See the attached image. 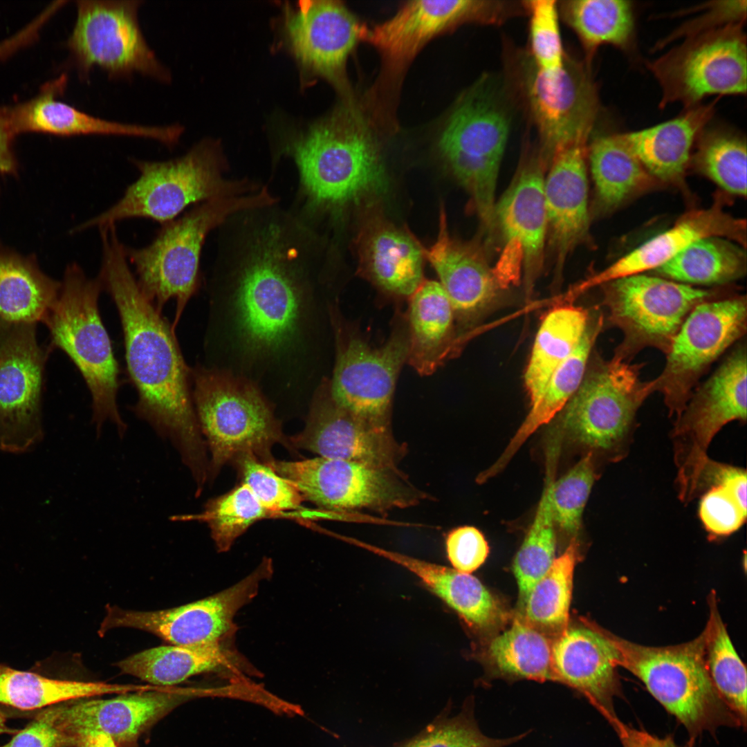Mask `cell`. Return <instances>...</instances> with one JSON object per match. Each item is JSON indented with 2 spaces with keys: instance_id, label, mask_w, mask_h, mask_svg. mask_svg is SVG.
Instances as JSON below:
<instances>
[{
  "instance_id": "18",
  "label": "cell",
  "mask_w": 747,
  "mask_h": 747,
  "mask_svg": "<svg viewBox=\"0 0 747 747\" xmlns=\"http://www.w3.org/2000/svg\"><path fill=\"white\" fill-rule=\"evenodd\" d=\"M520 61L522 87L546 156L553 158L571 144L587 142L598 111L597 91L587 66L566 57L560 73L546 75L530 56Z\"/></svg>"
},
{
  "instance_id": "28",
  "label": "cell",
  "mask_w": 747,
  "mask_h": 747,
  "mask_svg": "<svg viewBox=\"0 0 747 747\" xmlns=\"http://www.w3.org/2000/svg\"><path fill=\"white\" fill-rule=\"evenodd\" d=\"M544 183L535 163L524 167L495 209L510 257L518 271L515 259L524 266L528 289L542 266L548 227Z\"/></svg>"
},
{
  "instance_id": "40",
  "label": "cell",
  "mask_w": 747,
  "mask_h": 747,
  "mask_svg": "<svg viewBox=\"0 0 747 747\" xmlns=\"http://www.w3.org/2000/svg\"><path fill=\"white\" fill-rule=\"evenodd\" d=\"M559 12L579 38L589 62L602 45L628 48L634 32L631 2L625 0H566Z\"/></svg>"
},
{
  "instance_id": "50",
  "label": "cell",
  "mask_w": 747,
  "mask_h": 747,
  "mask_svg": "<svg viewBox=\"0 0 747 747\" xmlns=\"http://www.w3.org/2000/svg\"><path fill=\"white\" fill-rule=\"evenodd\" d=\"M450 704L417 735L392 747H504L527 734L506 739L487 737L480 730L474 718L472 699H467L461 712L454 717H450Z\"/></svg>"
},
{
  "instance_id": "41",
  "label": "cell",
  "mask_w": 747,
  "mask_h": 747,
  "mask_svg": "<svg viewBox=\"0 0 747 747\" xmlns=\"http://www.w3.org/2000/svg\"><path fill=\"white\" fill-rule=\"evenodd\" d=\"M746 270L744 248L721 237L699 239L656 269L665 279L690 285L721 284L742 277Z\"/></svg>"
},
{
  "instance_id": "54",
  "label": "cell",
  "mask_w": 747,
  "mask_h": 747,
  "mask_svg": "<svg viewBox=\"0 0 747 747\" xmlns=\"http://www.w3.org/2000/svg\"><path fill=\"white\" fill-rule=\"evenodd\" d=\"M448 558L453 569L465 573L477 569L488 557V542L479 530L464 526L452 530L445 539Z\"/></svg>"
},
{
  "instance_id": "36",
  "label": "cell",
  "mask_w": 747,
  "mask_h": 747,
  "mask_svg": "<svg viewBox=\"0 0 747 747\" xmlns=\"http://www.w3.org/2000/svg\"><path fill=\"white\" fill-rule=\"evenodd\" d=\"M603 326L602 315L591 313L587 327L571 355L558 367L539 400L530 410L498 460L487 470L493 477L509 462L522 444L539 427L551 422L578 389L587 371L589 358Z\"/></svg>"
},
{
  "instance_id": "12",
  "label": "cell",
  "mask_w": 747,
  "mask_h": 747,
  "mask_svg": "<svg viewBox=\"0 0 747 747\" xmlns=\"http://www.w3.org/2000/svg\"><path fill=\"white\" fill-rule=\"evenodd\" d=\"M744 21L686 37L649 63L661 89L660 106L679 102L685 108L711 95H745L747 48Z\"/></svg>"
},
{
  "instance_id": "3",
  "label": "cell",
  "mask_w": 747,
  "mask_h": 747,
  "mask_svg": "<svg viewBox=\"0 0 747 747\" xmlns=\"http://www.w3.org/2000/svg\"><path fill=\"white\" fill-rule=\"evenodd\" d=\"M287 150L312 207L356 202L386 187L375 140L360 116L348 108L298 133Z\"/></svg>"
},
{
  "instance_id": "43",
  "label": "cell",
  "mask_w": 747,
  "mask_h": 747,
  "mask_svg": "<svg viewBox=\"0 0 747 747\" xmlns=\"http://www.w3.org/2000/svg\"><path fill=\"white\" fill-rule=\"evenodd\" d=\"M552 644L546 634L525 620L494 638L488 649L495 672L508 679L555 681Z\"/></svg>"
},
{
  "instance_id": "2",
  "label": "cell",
  "mask_w": 747,
  "mask_h": 747,
  "mask_svg": "<svg viewBox=\"0 0 747 747\" xmlns=\"http://www.w3.org/2000/svg\"><path fill=\"white\" fill-rule=\"evenodd\" d=\"M99 273L122 324L129 377L138 393L132 407L179 454L196 485L208 478L209 458L191 392L187 365L174 329L140 290L116 232L101 237Z\"/></svg>"
},
{
  "instance_id": "7",
  "label": "cell",
  "mask_w": 747,
  "mask_h": 747,
  "mask_svg": "<svg viewBox=\"0 0 747 747\" xmlns=\"http://www.w3.org/2000/svg\"><path fill=\"white\" fill-rule=\"evenodd\" d=\"M103 289L99 279L89 278L75 264L67 267L58 295L44 322L53 344L77 367L92 397V422L100 435L109 421L122 438L127 425L117 404L119 366L101 319L98 300Z\"/></svg>"
},
{
  "instance_id": "8",
  "label": "cell",
  "mask_w": 747,
  "mask_h": 747,
  "mask_svg": "<svg viewBox=\"0 0 747 747\" xmlns=\"http://www.w3.org/2000/svg\"><path fill=\"white\" fill-rule=\"evenodd\" d=\"M606 634L616 650L618 666L638 677L691 735L722 726H742L712 682L703 632L691 641L665 647L645 646L607 630Z\"/></svg>"
},
{
  "instance_id": "30",
  "label": "cell",
  "mask_w": 747,
  "mask_h": 747,
  "mask_svg": "<svg viewBox=\"0 0 747 747\" xmlns=\"http://www.w3.org/2000/svg\"><path fill=\"white\" fill-rule=\"evenodd\" d=\"M66 83L62 77L33 100L6 111L12 132L41 131L61 136L116 135L142 137L167 146L176 138L172 125L145 126L109 121L87 114L55 98Z\"/></svg>"
},
{
  "instance_id": "29",
  "label": "cell",
  "mask_w": 747,
  "mask_h": 747,
  "mask_svg": "<svg viewBox=\"0 0 747 747\" xmlns=\"http://www.w3.org/2000/svg\"><path fill=\"white\" fill-rule=\"evenodd\" d=\"M586 143L577 142L557 151L544 183L547 223L558 264L588 232Z\"/></svg>"
},
{
  "instance_id": "57",
  "label": "cell",
  "mask_w": 747,
  "mask_h": 747,
  "mask_svg": "<svg viewBox=\"0 0 747 747\" xmlns=\"http://www.w3.org/2000/svg\"><path fill=\"white\" fill-rule=\"evenodd\" d=\"M617 733L622 747H688L679 746L671 737L659 738L644 730L629 726L617 716L609 721Z\"/></svg>"
},
{
  "instance_id": "14",
  "label": "cell",
  "mask_w": 747,
  "mask_h": 747,
  "mask_svg": "<svg viewBox=\"0 0 747 747\" xmlns=\"http://www.w3.org/2000/svg\"><path fill=\"white\" fill-rule=\"evenodd\" d=\"M746 415V349L739 345L692 393L675 420L671 439L676 486L683 503L696 497L712 440L728 423H745Z\"/></svg>"
},
{
  "instance_id": "51",
  "label": "cell",
  "mask_w": 747,
  "mask_h": 747,
  "mask_svg": "<svg viewBox=\"0 0 747 747\" xmlns=\"http://www.w3.org/2000/svg\"><path fill=\"white\" fill-rule=\"evenodd\" d=\"M596 459L587 454L565 474L554 481L551 504L555 526L568 535H577L582 514L596 479Z\"/></svg>"
},
{
  "instance_id": "33",
  "label": "cell",
  "mask_w": 747,
  "mask_h": 747,
  "mask_svg": "<svg viewBox=\"0 0 747 747\" xmlns=\"http://www.w3.org/2000/svg\"><path fill=\"white\" fill-rule=\"evenodd\" d=\"M714 108V103L685 108L673 119L620 136L653 178L674 183L683 176L692 144L711 119Z\"/></svg>"
},
{
  "instance_id": "11",
  "label": "cell",
  "mask_w": 747,
  "mask_h": 747,
  "mask_svg": "<svg viewBox=\"0 0 747 747\" xmlns=\"http://www.w3.org/2000/svg\"><path fill=\"white\" fill-rule=\"evenodd\" d=\"M602 286L608 320L623 334L614 356L627 362L646 347L666 355L689 313L715 295L712 290L643 274Z\"/></svg>"
},
{
  "instance_id": "56",
  "label": "cell",
  "mask_w": 747,
  "mask_h": 747,
  "mask_svg": "<svg viewBox=\"0 0 747 747\" xmlns=\"http://www.w3.org/2000/svg\"><path fill=\"white\" fill-rule=\"evenodd\" d=\"M49 707L18 732L4 747H71L67 738L55 725Z\"/></svg>"
},
{
  "instance_id": "38",
  "label": "cell",
  "mask_w": 747,
  "mask_h": 747,
  "mask_svg": "<svg viewBox=\"0 0 747 747\" xmlns=\"http://www.w3.org/2000/svg\"><path fill=\"white\" fill-rule=\"evenodd\" d=\"M60 287L32 261L0 249V318L6 324L44 322Z\"/></svg>"
},
{
  "instance_id": "23",
  "label": "cell",
  "mask_w": 747,
  "mask_h": 747,
  "mask_svg": "<svg viewBox=\"0 0 747 747\" xmlns=\"http://www.w3.org/2000/svg\"><path fill=\"white\" fill-rule=\"evenodd\" d=\"M44 354L35 324H6L0 331V450L19 453L43 436L41 391Z\"/></svg>"
},
{
  "instance_id": "39",
  "label": "cell",
  "mask_w": 747,
  "mask_h": 747,
  "mask_svg": "<svg viewBox=\"0 0 747 747\" xmlns=\"http://www.w3.org/2000/svg\"><path fill=\"white\" fill-rule=\"evenodd\" d=\"M140 685L57 680L0 665V703L35 710L63 702L139 691Z\"/></svg>"
},
{
  "instance_id": "47",
  "label": "cell",
  "mask_w": 747,
  "mask_h": 747,
  "mask_svg": "<svg viewBox=\"0 0 747 747\" xmlns=\"http://www.w3.org/2000/svg\"><path fill=\"white\" fill-rule=\"evenodd\" d=\"M275 515L266 509L243 483L228 492L210 499L202 513L196 515H175L172 522L200 521L210 531L218 552L228 551L236 540L253 524Z\"/></svg>"
},
{
  "instance_id": "48",
  "label": "cell",
  "mask_w": 747,
  "mask_h": 747,
  "mask_svg": "<svg viewBox=\"0 0 747 747\" xmlns=\"http://www.w3.org/2000/svg\"><path fill=\"white\" fill-rule=\"evenodd\" d=\"M694 154L697 169L730 194L746 195V142L724 128L702 130Z\"/></svg>"
},
{
  "instance_id": "37",
  "label": "cell",
  "mask_w": 747,
  "mask_h": 747,
  "mask_svg": "<svg viewBox=\"0 0 747 747\" xmlns=\"http://www.w3.org/2000/svg\"><path fill=\"white\" fill-rule=\"evenodd\" d=\"M590 315L582 307L568 304L553 308L544 317L524 375L531 407L539 401L553 373L580 341Z\"/></svg>"
},
{
  "instance_id": "52",
  "label": "cell",
  "mask_w": 747,
  "mask_h": 747,
  "mask_svg": "<svg viewBox=\"0 0 747 747\" xmlns=\"http://www.w3.org/2000/svg\"><path fill=\"white\" fill-rule=\"evenodd\" d=\"M522 3L529 15V56L535 68L546 75L558 74L566 58L560 31L558 3L555 0Z\"/></svg>"
},
{
  "instance_id": "27",
  "label": "cell",
  "mask_w": 747,
  "mask_h": 747,
  "mask_svg": "<svg viewBox=\"0 0 747 747\" xmlns=\"http://www.w3.org/2000/svg\"><path fill=\"white\" fill-rule=\"evenodd\" d=\"M423 255L436 270L450 302L458 338L491 304L499 287L494 273L467 246L450 235L441 210L437 239Z\"/></svg>"
},
{
  "instance_id": "55",
  "label": "cell",
  "mask_w": 747,
  "mask_h": 747,
  "mask_svg": "<svg viewBox=\"0 0 747 747\" xmlns=\"http://www.w3.org/2000/svg\"><path fill=\"white\" fill-rule=\"evenodd\" d=\"M702 15L686 23L663 41V46L675 38L690 37L713 30L729 24L744 21L746 14V1H716L706 6Z\"/></svg>"
},
{
  "instance_id": "24",
  "label": "cell",
  "mask_w": 747,
  "mask_h": 747,
  "mask_svg": "<svg viewBox=\"0 0 747 747\" xmlns=\"http://www.w3.org/2000/svg\"><path fill=\"white\" fill-rule=\"evenodd\" d=\"M285 30L293 55L306 71L347 89V58L367 28L341 2L301 1L293 9L288 6Z\"/></svg>"
},
{
  "instance_id": "32",
  "label": "cell",
  "mask_w": 747,
  "mask_h": 747,
  "mask_svg": "<svg viewBox=\"0 0 747 747\" xmlns=\"http://www.w3.org/2000/svg\"><path fill=\"white\" fill-rule=\"evenodd\" d=\"M407 363L421 376L436 371L454 354L458 335L449 299L439 282L423 280L409 297Z\"/></svg>"
},
{
  "instance_id": "61",
  "label": "cell",
  "mask_w": 747,
  "mask_h": 747,
  "mask_svg": "<svg viewBox=\"0 0 747 747\" xmlns=\"http://www.w3.org/2000/svg\"><path fill=\"white\" fill-rule=\"evenodd\" d=\"M6 324H7L3 322L2 321V320L0 318V331L5 326Z\"/></svg>"
},
{
  "instance_id": "15",
  "label": "cell",
  "mask_w": 747,
  "mask_h": 747,
  "mask_svg": "<svg viewBox=\"0 0 747 747\" xmlns=\"http://www.w3.org/2000/svg\"><path fill=\"white\" fill-rule=\"evenodd\" d=\"M331 315L336 344L329 379L333 399L359 416L390 425L396 381L408 355L406 316L398 317L385 343L373 347L359 334L344 329L331 310Z\"/></svg>"
},
{
  "instance_id": "42",
  "label": "cell",
  "mask_w": 747,
  "mask_h": 747,
  "mask_svg": "<svg viewBox=\"0 0 747 747\" xmlns=\"http://www.w3.org/2000/svg\"><path fill=\"white\" fill-rule=\"evenodd\" d=\"M589 156L598 199L607 209L618 206L653 183L654 178L620 134L596 138L589 147Z\"/></svg>"
},
{
  "instance_id": "9",
  "label": "cell",
  "mask_w": 747,
  "mask_h": 747,
  "mask_svg": "<svg viewBox=\"0 0 747 747\" xmlns=\"http://www.w3.org/2000/svg\"><path fill=\"white\" fill-rule=\"evenodd\" d=\"M510 124L503 84L486 75L461 97L439 138L441 155L471 193L488 229L495 222L496 184Z\"/></svg>"
},
{
  "instance_id": "16",
  "label": "cell",
  "mask_w": 747,
  "mask_h": 747,
  "mask_svg": "<svg viewBox=\"0 0 747 747\" xmlns=\"http://www.w3.org/2000/svg\"><path fill=\"white\" fill-rule=\"evenodd\" d=\"M141 1H78L68 45L82 73L98 67L111 78L139 73L167 82L169 71L147 44L139 26Z\"/></svg>"
},
{
  "instance_id": "49",
  "label": "cell",
  "mask_w": 747,
  "mask_h": 747,
  "mask_svg": "<svg viewBox=\"0 0 747 747\" xmlns=\"http://www.w3.org/2000/svg\"><path fill=\"white\" fill-rule=\"evenodd\" d=\"M746 483V470L730 465L720 483L701 495L699 517L710 539L729 536L745 523Z\"/></svg>"
},
{
  "instance_id": "53",
  "label": "cell",
  "mask_w": 747,
  "mask_h": 747,
  "mask_svg": "<svg viewBox=\"0 0 747 747\" xmlns=\"http://www.w3.org/2000/svg\"><path fill=\"white\" fill-rule=\"evenodd\" d=\"M230 464L236 469L241 483H245L270 512L276 515L302 508L304 499L298 489L254 454H239Z\"/></svg>"
},
{
  "instance_id": "1",
  "label": "cell",
  "mask_w": 747,
  "mask_h": 747,
  "mask_svg": "<svg viewBox=\"0 0 747 747\" xmlns=\"http://www.w3.org/2000/svg\"><path fill=\"white\" fill-rule=\"evenodd\" d=\"M239 221L221 259L228 346L244 368L294 364L310 337V227L275 208Z\"/></svg>"
},
{
  "instance_id": "17",
  "label": "cell",
  "mask_w": 747,
  "mask_h": 747,
  "mask_svg": "<svg viewBox=\"0 0 747 747\" xmlns=\"http://www.w3.org/2000/svg\"><path fill=\"white\" fill-rule=\"evenodd\" d=\"M746 320L742 295L706 301L689 313L666 353L663 371L653 380L670 417L680 416L700 378L746 333Z\"/></svg>"
},
{
  "instance_id": "5",
  "label": "cell",
  "mask_w": 747,
  "mask_h": 747,
  "mask_svg": "<svg viewBox=\"0 0 747 747\" xmlns=\"http://www.w3.org/2000/svg\"><path fill=\"white\" fill-rule=\"evenodd\" d=\"M277 202L266 186L251 194L209 199L163 224L149 244L137 248L125 246L127 260L134 266L144 295L160 311L169 299L176 301L174 329L199 288L200 258L208 234L238 212Z\"/></svg>"
},
{
  "instance_id": "58",
  "label": "cell",
  "mask_w": 747,
  "mask_h": 747,
  "mask_svg": "<svg viewBox=\"0 0 747 747\" xmlns=\"http://www.w3.org/2000/svg\"><path fill=\"white\" fill-rule=\"evenodd\" d=\"M12 135L6 111H0V174L10 173L15 168V161L11 152Z\"/></svg>"
},
{
  "instance_id": "10",
  "label": "cell",
  "mask_w": 747,
  "mask_h": 747,
  "mask_svg": "<svg viewBox=\"0 0 747 747\" xmlns=\"http://www.w3.org/2000/svg\"><path fill=\"white\" fill-rule=\"evenodd\" d=\"M642 364L614 356L600 360L586 371L573 396L559 413L556 429L609 462L629 453L636 414L654 391V380L642 381Z\"/></svg>"
},
{
  "instance_id": "25",
  "label": "cell",
  "mask_w": 747,
  "mask_h": 747,
  "mask_svg": "<svg viewBox=\"0 0 747 747\" xmlns=\"http://www.w3.org/2000/svg\"><path fill=\"white\" fill-rule=\"evenodd\" d=\"M555 681L583 695L609 720L620 693L616 650L606 630L584 620L567 627L552 644Z\"/></svg>"
},
{
  "instance_id": "34",
  "label": "cell",
  "mask_w": 747,
  "mask_h": 747,
  "mask_svg": "<svg viewBox=\"0 0 747 747\" xmlns=\"http://www.w3.org/2000/svg\"><path fill=\"white\" fill-rule=\"evenodd\" d=\"M377 555L409 570L441 598L471 629L497 627L506 614L497 600L470 573L379 548Z\"/></svg>"
},
{
  "instance_id": "6",
  "label": "cell",
  "mask_w": 747,
  "mask_h": 747,
  "mask_svg": "<svg viewBox=\"0 0 747 747\" xmlns=\"http://www.w3.org/2000/svg\"><path fill=\"white\" fill-rule=\"evenodd\" d=\"M131 161L140 172L138 178L116 203L80 224L77 231L135 217L150 219L163 225L191 205L251 194L261 188L247 178H227L224 176L227 163L218 145L210 140L196 144L176 158Z\"/></svg>"
},
{
  "instance_id": "19",
  "label": "cell",
  "mask_w": 747,
  "mask_h": 747,
  "mask_svg": "<svg viewBox=\"0 0 747 747\" xmlns=\"http://www.w3.org/2000/svg\"><path fill=\"white\" fill-rule=\"evenodd\" d=\"M265 575L255 569L232 586L178 607L140 611L110 607L99 631L118 627L150 632L174 645L223 644L236 631L237 613L257 595Z\"/></svg>"
},
{
  "instance_id": "21",
  "label": "cell",
  "mask_w": 747,
  "mask_h": 747,
  "mask_svg": "<svg viewBox=\"0 0 747 747\" xmlns=\"http://www.w3.org/2000/svg\"><path fill=\"white\" fill-rule=\"evenodd\" d=\"M289 441L295 451L304 449L319 456L380 468L398 469L407 453L390 425L369 421L338 404L326 378L315 388L305 427Z\"/></svg>"
},
{
  "instance_id": "26",
  "label": "cell",
  "mask_w": 747,
  "mask_h": 747,
  "mask_svg": "<svg viewBox=\"0 0 747 747\" xmlns=\"http://www.w3.org/2000/svg\"><path fill=\"white\" fill-rule=\"evenodd\" d=\"M746 232V221L723 210L719 203L707 209L690 211L668 230L648 239L589 278L580 288L586 289L617 279L656 270L689 245L703 238L721 237L745 246Z\"/></svg>"
},
{
  "instance_id": "22",
  "label": "cell",
  "mask_w": 747,
  "mask_h": 747,
  "mask_svg": "<svg viewBox=\"0 0 747 747\" xmlns=\"http://www.w3.org/2000/svg\"><path fill=\"white\" fill-rule=\"evenodd\" d=\"M209 690L156 687L110 699L86 698L50 706L53 721L71 747L91 732L109 737L118 747H138V738L183 703Z\"/></svg>"
},
{
  "instance_id": "44",
  "label": "cell",
  "mask_w": 747,
  "mask_h": 747,
  "mask_svg": "<svg viewBox=\"0 0 747 747\" xmlns=\"http://www.w3.org/2000/svg\"><path fill=\"white\" fill-rule=\"evenodd\" d=\"M716 598L714 591L709 595V616L702 631L706 665L717 691L746 726V669L721 619Z\"/></svg>"
},
{
  "instance_id": "20",
  "label": "cell",
  "mask_w": 747,
  "mask_h": 747,
  "mask_svg": "<svg viewBox=\"0 0 747 747\" xmlns=\"http://www.w3.org/2000/svg\"><path fill=\"white\" fill-rule=\"evenodd\" d=\"M517 11V5L504 1H411L387 21L367 29L365 39L380 53L384 75L394 80L439 34L465 23L499 24Z\"/></svg>"
},
{
  "instance_id": "31",
  "label": "cell",
  "mask_w": 747,
  "mask_h": 747,
  "mask_svg": "<svg viewBox=\"0 0 747 747\" xmlns=\"http://www.w3.org/2000/svg\"><path fill=\"white\" fill-rule=\"evenodd\" d=\"M120 671L158 687H171L202 673L239 679L251 671L237 652L223 644L160 646L116 663Z\"/></svg>"
},
{
  "instance_id": "60",
  "label": "cell",
  "mask_w": 747,
  "mask_h": 747,
  "mask_svg": "<svg viewBox=\"0 0 747 747\" xmlns=\"http://www.w3.org/2000/svg\"><path fill=\"white\" fill-rule=\"evenodd\" d=\"M12 732H14V731L7 726L6 716L0 710V734Z\"/></svg>"
},
{
  "instance_id": "35",
  "label": "cell",
  "mask_w": 747,
  "mask_h": 747,
  "mask_svg": "<svg viewBox=\"0 0 747 747\" xmlns=\"http://www.w3.org/2000/svg\"><path fill=\"white\" fill-rule=\"evenodd\" d=\"M370 280L387 293L410 297L423 282V249L407 232L385 222L374 224L360 246Z\"/></svg>"
},
{
  "instance_id": "46",
  "label": "cell",
  "mask_w": 747,
  "mask_h": 747,
  "mask_svg": "<svg viewBox=\"0 0 747 747\" xmlns=\"http://www.w3.org/2000/svg\"><path fill=\"white\" fill-rule=\"evenodd\" d=\"M557 459L554 455H547L542 497L533 521L513 563V571L523 602L555 560L556 541L551 493Z\"/></svg>"
},
{
  "instance_id": "4",
  "label": "cell",
  "mask_w": 747,
  "mask_h": 747,
  "mask_svg": "<svg viewBox=\"0 0 747 747\" xmlns=\"http://www.w3.org/2000/svg\"><path fill=\"white\" fill-rule=\"evenodd\" d=\"M192 400L209 450L208 480L239 454L251 453L268 465L277 443L295 452L271 403L252 380L218 367L191 369Z\"/></svg>"
},
{
  "instance_id": "13",
  "label": "cell",
  "mask_w": 747,
  "mask_h": 747,
  "mask_svg": "<svg viewBox=\"0 0 747 747\" xmlns=\"http://www.w3.org/2000/svg\"><path fill=\"white\" fill-rule=\"evenodd\" d=\"M293 483L304 500L323 511L385 513L416 506L427 498L398 469L317 456L298 461L273 460L268 465Z\"/></svg>"
},
{
  "instance_id": "59",
  "label": "cell",
  "mask_w": 747,
  "mask_h": 747,
  "mask_svg": "<svg viewBox=\"0 0 747 747\" xmlns=\"http://www.w3.org/2000/svg\"><path fill=\"white\" fill-rule=\"evenodd\" d=\"M76 747H118L109 737L100 732H91L80 738Z\"/></svg>"
},
{
  "instance_id": "45",
  "label": "cell",
  "mask_w": 747,
  "mask_h": 747,
  "mask_svg": "<svg viewBox=\"0 0 747 747\" xmlns=\"http://www.w3.org/2000/svg\"><path fill=\"white\" fill-rule=\"evenodd\" d=\"M579 545L573 538L564 552L555 559L524 600L525 620L545 634L556 637L569 625L573 570Z\"/></svg>"
}]
</instances>
